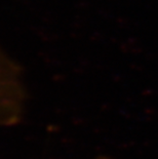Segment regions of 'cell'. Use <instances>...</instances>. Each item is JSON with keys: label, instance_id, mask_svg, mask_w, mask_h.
<instances>
[{"label": "cell", "instance_id": "obj_2", "mask_svg": "<svg viewBox=\"0 0 158 159\" xmlns=\"http://www.w3.org/2000/svg\"><path fill=\"white\" fill-rule=\"evenodd\" d=\"M96 159H109V158H107V157H97Z\"/></svg>", "mask_w": 158, "mask_h": 159}, {"label": "cell", "instance_id": "obj_1", "mask_svg": "<svg viewBox=\"0 0 158 159\" xmlns=\"http://www.w3.org/2000/svg\"><path fill=\"white\" fill-rule=\"evenodd\" d=\"M27 104L28 91L21 66L0 45V126L19 124Z\"/></svg>", "mask_w": 158, "mask_h": 159}]
</instances>
